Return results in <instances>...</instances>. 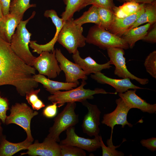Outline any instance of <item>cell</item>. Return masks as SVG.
Instances as JSON below:
<instances>
[{
	"label": "cell",
	"mask_w": 156,
	"mask_h": 156,
	"mask_svg": "<svg viewBox=\"0 0 156 156\" xmlns=\"http://www.w3.org/2000/svg\"><path fill=\"white\" fill-rule=\"evenodd\" d=\"M144 12L127 31L145 23L152 25L156 23V1L151 3H144Z\"/></svg>",
	"instance_id": "obj_24"
},
{
	"label": "cell",
	"mask_w": 156,
	"mask_h": 156,
	"mask_svg": "<svg viewBox=\"0 0 156 156\" xmlns=\"http://www.w3.org/2000/svg\"><path fill=\"white\" fill-rule=\"evenodd\" d=\"M9 109V103L8 99L2 97L0 92V119L3 123H5L7 117V111Z\"/></svg>",
	"instance_id": "obj_33"
},
{
	"label": "cell",
	"mask_w": 156,
	"mask_h": 156,
	"mask_svg": "<svg viewBox=\"0 0 156 156\" xmlns=\"http://www.w3.org/2000/svg\"><path fill=\"white\" fill-rule=\"evenodd\" d=\"M32 143L27 138L20 142L12 143L3 135L0 143V156H11L20 151L27 150Z\"/></svg>",
	"instance_id": "obj_21"
},
{
	"label": "cell",
	"mask_w": 156,
	"mask_h": 156,
	"mask_svg": "<svg viewBox=\"0 0 156 156\" xmlns=\"http://www.w3.org/2000/svg\"><path fill=\"white\" fill-rule=\"evenodd\" d=\"M47 18H50L56 28V31L53 39L48 43L42 45V47L45 51L52 52L55 49L54 46L57 41L59 34L61 30L65 21L58 16L56 12L53 10H46L44 14Z\"/></svg>",
	"instance_id": "obj_22"
},
{
	"label": "cell",
	"mask_w": 156,
	"mask_h": 156,
	"mask_svg": "<svg viewBox=\"0 0 156 156\" xmlns=\"http://www.w3.org/2000/svg\"><path fill=\"white\" fill-rule=\"evenodd\" d=\"M1 18L0 17V20H1Z\"/></svg>",
	"instance_id": "obj_44"
},
{
	"label": "cell",
	"mask_w": 156,
	"mask_h": 156,
	"mask_svg": "<svg viewBox=\"0 0 156 156\" xmlns=\"http://www.w3.org/2000/svg\"><path fill=\"white\" fill-rule=\"evenodd\" d=\"M90 0H63L66 5L65 10L61 15L65 21L72 18L75 12L88 5Z\"/></svg>",
	"instance_id": "obj_25"
},
{
	"label": "cell",
	"mask_w": 156,
	"mask_h": 156,
	"mask_svg": "<svg viewBox=\"0 0 156 156\" xmlns=\"http://www.w3.org/2000/svg\"><path fill=\"white\" fill-rule=\"evenodd\" d=\"M100 20V26L107 30L112 20L114 15L112 10L106 8L97 7Z\"/></svg>",
	"instance_id": "obj_30"
},
{
	"label": "cell",
	"mask_w": 156,
	"mask_h": 156,
	"mask_svg": "<svg viewBox=\"0 0 156 156\" xmlns=\"http://www.w3.org/2000/svg\"><path fill=\"white\" fill-rule=\"evenodd\" d=\"M32 66L39 74L47 76L49 79L55 78L62 71L56 57L55 50L42 52L34 60Z\"/></svg>",
	"instance_id": "obj_9"
},
{
	"label": "cell",
	"mask_w": 156,
	"mask_h": 156,
	"mask_svg": "<svg viewBox=\"0 0 156 156\" xmlns=\"http://www.w3.org/2000/svg\"><path fill=\"white\" fill-rule=\"evenodd\" d=\"M151 29L147 32L142 40L143 41L152 43L156 42V23L152 25Z\"/></svg>",
	"instance_id": "obj_36"
},
{
	"label": "cell",
	"mask_w": 156,
	"mask_h": 156,
	"mask_svg": "<svg viewBox=\"0 0 156 156\" xmlns=\"http://www.w3.org/2000/svg\"><path fill=\"white\" fill-rule=\"evenodd\" d=\"M38 114V112L34 111L25 103H16L13 105L10 109V114L7 116L5 124L8 125L14 124L20 126L25 131L27 138L33 142L30 123L31 119Z\"/></svg>",
	"instance_id": "obj_7"
},
{
	"label": "cell",
	"mask_w": 156,
	"mask_h": 156,
	"mask_svg": "<svg viewBox=\"0 0 156 156\" xmlns=\"http://www.w3.org/2000/svg\"><path fill=\"white\" fill-rule=\"evenodd\" d=\"M22 19L19 16L11 13L4 16L0 21V37L10 43L12 36Z\"/></svg>",
	"instance_id": "obj_19"
},
{
	"label": "cell",
	"mask_w": 156,
	"mask_h": 156,
	"mask_svg": "<svg viewBox=\"0 0 156 156\" xmlns=\"http://www.w3.org/2000/svg\"><path fill=\"white\" fill-rule=\"evenodd\" d=\"M72 58L75 63L80 66L87 76L92 73L95 74L101 72L103 69H109L112 67L109 61L105 64H100L90 56L82 58L78 50L73 54Z\"/></svg>",
	"instance_id": "obj_18"
},
{
	"label": "cell",
	"mask_w": 156,
	"mask_h": 156,
	"mask_svg": "<svg viewBox=\"0 0 156 156\" xmlns=\"http://www.w3.org/2000/svg\"><path fill=\"white\" fill-rule=\"evenodd\" d=\"M82 26L77 25L72 18L65 21L58 35L57 41L70 53L73 54L79 47L86 45V38L83 35Z\"/></svg>",
	"instance_id": "obj_4"
},
{
	"label": "cell",
	"mask_w": 156,
	"mask_h": 156,
	"mask_svg": "<svg viewBox=\"0 0 156 156\" xmlns=\"http://www.w3.org/2000/svg\"><path fill=\"white\" fill-rule=\"evenodd\" d=\"M30 0H12L10 2V13L15 14L22 18L25 12L31 7L36 6V4H30Z\"/></svg>",
	"instance_id": "obj_28"
},
{
	"label": "cell",
	"mask_w": 156,
	"mask_h": 156,
	"mask_svg": "<svg viewBox=\"0 0 156 156\" xmlns=\"http://www.w3.org/2000/svg\"><path fill=\"white\" fill-rule=\"evenodd\" d=\"M75 129L74 126L68 128L66 130V138L60 141V144L76 146L89 152L96 151L101 147L99 135L92 139L86 138L78 136Z\"/></svg>",
	"instance_id": "obj_12"
},
{
	"label": "cell",
	"mask_w": 156,
	"mask_h": 156,
	"mask_svg": "<svg viewBox=\"0 0 156 156\" xmlns=\"http://www.w3.org/2000/svg\"><path fill=\"white\" fill-rule=\"evenodd\" d=\"M90 77L98 83L107 84L112 86L115 88V92L117 93H122L129 89H144L133 84L130 79L128 78L121 79H113L106 76L101 72L91 74Z\"/></svg>",
	"instance_id": "obj_15"
},
{
	"label": "cell",
	"mask_w": 156,
	"mask_h": 156,
	"mask_svg": "<svg viewBox=\"0 0 156 156\" xmlns=\"http://www.w3.org/2000/svg\"><path fill=\"white\" fill-rule=\"evenodd\" d=\"M40 90H32L26 93V99L28 103L31 105L35 103L39 99L38 95Z\"/></svg>",
	"instance_id": "obj_38"
},
{
	"label": "cell",
	"mask_w": 156,
	"mask_h": 156,
	"mask_svg": "<svg viewBox=\"0 0 156 156\" xmlns=\"http://www.w3.org/2000/svg\"><path fill=\"white\" fill-rule=\"evenodd\" d=\"M3 16V14L2 7L1 3L0 2V17L2 18Z\"/></svg>",
	"instance_id": "obj_43"
},
{
	"label": "cell",
	"mask_w": 156,
	"mask_h": 156,
	"mask_svg": "<svg viewBox=\"0 0 156 156\" xmlns=\"http://www.w3.org/2000/svg\"><path fill=\"white\" fill-rule=\"evenodd\" d=\"M112 134H111L110 138L107 139L106 143L107 146L104 144L101 135H99L101 147L102 149L103 156H123L124 153L120 151H118L116 149L119 147L120 146H114L112 140Z\"/></svg>",
	"instance_id": "obj_29"
},
{
	"label": "cell",
	"mask_w": 156,
	"mask_h": 156,
	"mask_svg": "<svg viewBox=\"0 0 156 156\" xmlns=\"http://www.w3.org/2000/svg\"><path fill=\"white\" fill-rule=\"evenodd\" d=\"M75 102L67 103L63 110L55 117L53 126L50 127L47 138L57 142L60 141L59 136L69 127L79 122V116L75 112Z\"/></svg>",
	"instance_id": "obj_6"
},
{
	"label": "cell",
	"mask_w": 156,
	"mask_h": 156,
	"mask_svg": "<svg viewBox=\"0 0 156 156\" xmlns=\"http://www.w3.org/2000/svg\"><path fill=\"white\" fill-rule=\"evenodd\" d=\"M35 81L42 84L46 90L51 94L55 92L61 90H68L77 87V85L75 83H68L54 81L40 74L33 75Z\"/></svg>",
	"instance_id": "obj_20"
},
{
	"label": "cell",
	"mask_w": 156,
	"mask_h": 156,
	"mask_svg": "<svg viewBox=\"0 0 156 156\" xmlns=\"http://www.w3.org/2000/svg\"><path fill=\"white\" fill-rule=\"evenodd\" d=\"M140 142L143 146L152 151L156 150V138L152 137L146 139H142Z\"/></svg>",
	"instance_id": "obj_37"
},
{
	"label": "cell",
	"mask_w": 156,
	"mask_h": 156,
	"mask_svg": "<svg viewBox=\"0 0 156 156\" xmlns=\"http://www.w3.org/2000/svg\"><path fill=\"white\" fill-rule=\"evenodd\" d=\"M55 55L61 70L65 73L66 82L75 83L79 85V79L86 80L88 77L85 73L76 63H74L68 59L63 55L60 49L55 50Z\"/></svg>",
	"instance_id": "obj_11"
},
{
	"label": "cell",
	"mask_w": 156,
	"mask_h": 156,
	"mask_svg": "<svg viewBox=\"0 0 156 156\" xmlns=\"http://www.w3.org/2000/svg\"><path fill=\"white\" fill-rule=\"evenodd\" d=\"M87 84L86 81L82 80L81 85L75 89L62 92L58 90L55 92L48 97L49 101L52 103H56L60 107L66 103L76 102H81L87 99H92L93 95L97 94H117L116 92H109L102 88H97L94 90L85 89L83 87Z\"/></svg>",
	"instance_id": "obj_3"
},
{
	"label": "cell",
	"mask_w": 156,
	"mask_h": 156,
	"mask_svg": "<svg viewBox=\"0 0 156 156\" xmlns=\"http://www.w3.org/2000/svg\"><path fill=\"white\" fill-rule=\"evenodd\" d=\"M86 42L103 50L111 47L120 48L124 49L129 48L128 44L122 38L96 25L90 29L86 37Z\"/></svg>",
	"instance_id": "obj_5"
},
{
	"label": "cell",
	"mask_w": 156,
	"mask_h": 156,
	"mask_svg": "<svg viewBox=\"0 0 156 156\" xmlns=\"http://www.w3.org/2000/svg\"><path fill=\"white\" fill-rule=\"evenodd\" d=\"M1 123L2 122L0 119V143L2 137L3 135L2 133L3 129L1 126Z\"/></svg>",
	"instance_id": "obj_42"
},
{
	"label": "cell",
	"mask_w": 156,
	"mask_h": 156,
	"mask_svg": "<svg viewBox=\"0 0 156 156\" xmlns=\"http://www.w3.org/2000/svg\"><path fill=\"white\" fill-rule=\"evenodd\" d=\"M136 89L127 90L118 95L131 109L137 108L144 112L154 114L156 112V104L148 103L136 93Z\"/></svg>",
	"instance_id": "obj_16"
},
{
	"label": "cell",
	"mask_w": 156,
	"mask_h": 156,
	"mask_svg": "<svg viewBox=\"0 0 156 156\" xmlns=\"http://www.w3.org/2000/svg\"><path fill=\"white\" fill-rule=\"evenodd\" d=\"M144 65L146 72L152 77L156 79V51L151 52L146 57Z\"/></svg>",
	"instance_id": "obj_31"
},
{
	"label": "cell",
	"mask_w": 156,
	"mask_h": 156,
	"mask_svg": "<svg viewBox=\"0 0 156 156\" xmlns=\"http://www.w3.org/2000/svg\"><path fill=\"white\" fill-rule=\"evenodd\" d=\"M90 5L108 8L112 10L115 6L113 0H90L88 5Z\"/></svg>",
	"instance_id": "obj_34"
},
{
	"label": "cell",
	"mask_w": 156,
	"mask_h": 156,
	"mask_svg": "<svg viewBox=\"0 0 156 156\" xmlns=\"http://www.w3.org/2000/svg\"><path fill=\"white\" fill-rule=\"evenodd\" d=\"M60 145L61 156H86L83 150L76 146L68 145Z\"/></svg>",
	"instance_id": "obj_32"
},
{
	"label": "cell",
	"mask_w": 156,
	"mask_h": 156,
	"mask_svg": "<svg viewBox=\"0 0 156 156\" xmlns=\"http://www.w3.org/2000/svg\"><path fill=\"white\" fill-rule=\"evenodd\" d=\"M144 11V5L143 7L139 11L123 18H117L114 14L112 22L107 30L121 37Z\"/></svg>",
	"instance_id": "obj_17"
},
{
	"label": "cell",
	"mask_w": 156,
	"mask_h": 156,
	"mask_svg": "<svg viewBox=\"0 0 156 156\" xmlns=\"http://www.w3.org/2000/svg\"><path fill=\"white\" fill-rule=\"evenodd\" d=\"M11 0H0L3 16L10 13Z\"/></svg>",
	"instance_id": "obj_39"
},
{
	"label": "cell",
	"mask_w": 156,
	"mask_h": 156,
	"mask_svg": "<svg viewBox=\"0 0 156 156\" xmlns=\"http://www.w3.org/2000/svg\"><path fill=\"white\" fill-rule=\"evenodd\" d=\"M122 3L127 2H134L139 3H151L156 0H116Z\"/></svg>",
	"instance_id": "obj_41"
},
{
	"label": "cell",
	"mask_w": 156,
	"mask_h": 156,
	"mask_svg": "<svg viewBox=\"0 0 156 156\" xmlns=\"http://www.w3.org/2000/svg\"><path fill=\"white\" fill-rule=\"evenodd\" d=\"M109 61L111 64L115 66L114 74L118 77L122 78H129L135 80L140 84L144 85L148 83V79L141 78L137 77L131 73L126 66V59L124 49L118 47H111L107 49Z\"/></svg>",
	"instance_id": "obj_8"
},
{
	"label": "cell",
	"mask_w": 156,
	"mask_h": 156,
	"mask_svg": "<svg viewBox=\"0 0 156 156\" xmlns=\"http://www.w3.org/2000/svg\"><path fill=\"white\" fill-rule=\"evenodd\" d=\"M117 106L112 112L105 114L101 123L111 129V134H112L114 126L120 125L123 128L126 125L132 127L133 125L127 120L128 113L131 109L120 97L116 100Z\"/></svg>",
	"instance_id": "obj_10"
},
{
	"label": "cell",
	"mask_w": 156,
	"mask_h": 156,
	"mask_svg": "<svg viewBox=\"0 0 156 156\" xmlns=\"http://www.w3.org/2000/svg\"><path fill=\"white\" fill-rule=\"evenodd\" d=\"M35 14V12L34 11L28 19L20 21L12 36L10 43L12 50L25 63L31 66L36 57L32 54L29 48L31 34L29 32L26 26Z\"/></svg>",
	"instance_id": "obj_2"
},
{
	"label": "cell",
	"mask_w": 156,
	"mask_h": 156,
	"mask_svg": "<svg viewBox=\"0 0 156 156\" xmlns=\"http://www.w3.org/2000/svg\"><path fill=\"white\" fill-rule=\"evenodd\" d=\"M31 106L33 109L37 110L45 107L44 103L39 99Z\"/></svg>",
	"instance_id": "obj_40"
},
{
	"label": "cell",
	"mask_w": 156,
	"mask_h": 156,
	"mask_svg": "<svg viewBox=\"0 0 156 156\" xmlns=\"http://www.w3.org/2000/svg\"><path fill=\"white\" fill-rule=\"evenodd\" d=\"M27 151L21 155L31 156H61L60 147L57 142L46 137L42 143L36 141L28 147Z\"/></svg>",
	"instance_id": "obj_14"
},
{
	"label": "cell",
	"mask_w": 156,
	"mask_h": 156,
	"mask_svg": "<svg viewBox=\"0 0 156 156\" xmlns=\"http://www.w3.org/2000/svg\"><path fill=\"white\" fill-rule=\"evenodd\" d=\"M86 107L88 112L86 114L81 125L83 132L90 137L99 135L101 112L97 106L89 103L87 100L81 102Z\"/></svg>",
	"instance_id": "obj_13"
},
{
	"label": "cell",
	"mask_w": 156,
	"mask_h": 156,
	"mask_svg": "<svg viewBox=\"0 0 156 156\" xmlns=\"http://www.w3.org/2000/svg\"><path fill=\"white\" fill-rule=\"evenodd\" d=\"M36 73L35 68L23 62L12 50L10 43L0 37V86H13L20 95L25 96L38 86L33 77Z\"/></svg>",
	"instance_id": "obj_1"
},
{
	"label": "cell",
	"mask_w": 156,
	"mask_h": 156,
	"mask_svg": "<svg viewBox=\"0 0 156 156\" xmlns=\"http://www.w3.org/2000/svg\"><path fill=\"white\" fill-rule=\"evenodd\" d=\"M151 25L149 23L137 27L126 31L121 37L128 44L129 48L132 49L138 41L142 40L146 35Z\"/></svg>",
	"instance_id": "obj_23"
},
{
	"label": "cell",
	"mask_w": 156,
	"mask_h": 156,
	"mask_svg": "<svg viewBox=\"0 0 156 156\" xmlns=\"http://www.w3.org/2000/svg\"><path fill=\"white\" fill-rule=\"evenodd\" d=\"M73 22L76 24L81 26L87 23H93L100 26V20L97 7L92 5L81 16L73 19Z\"/></svg>",
	"instance_id": "obj_27"
},
{
	"label": "cell",
	"mask_w": 156,
	"mask_h": 156,
	"mask_svg": "<svg viewBox=\"0 0 156 156\" xmlns=\"http://www.w3.org/2000/svg\"><path fill=\"white\" fill-rule=\"evenodd\" d=\"M144 5V3L127 2L119 6H115L112 8V11L116 17L122 18L138 12L143 7Z\"/></svg>",
	"instance_id": "obj_26"
},
{
	"label": "cell",
	"mask_w": 156,
	"mask_h": 156,
	"mask_svg": "<svg viewBox=\"0 0 156 156\" xmlns=\"http://www.w3.org/2000/svg\"><path fill=\"white\" fill-rule=\"evenodd\" d=\"M52 103L53 104L47 106L43 110L42 114L47 118H52L57 114L58 107L57 104L56 103Z\"/></svg>",
	"instance_id": "obj_35"
}]
</instances>
